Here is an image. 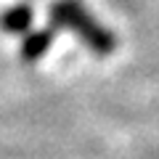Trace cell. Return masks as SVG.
Returning a JSON list of instances; mask_svg holds the SVG:
<instances>
[{
  "label": "cell",
  "instance_id": "6da1fadb",
  "mask_svg": "<svg viewBox=\"0 0 159 159\" xmlns=\"http://www.w3.org/2000/svg\"><path fill=\"white\" fill-rule=\"evenodd\" d=\"M53 27L69 29L72 34H77V40H82L96 56H111L117 48V37L109 27H103L82 0H53L48 8Z\"/></svg>",
  "mask_w": 159,
  "mask_h": 159
},
{
  "label": "cell",
  "instance_id": "3957f363",
  "mask_svg": "<svg viewBox=\"0 0 159 159\" xmlns=\"http://www.w3.org/2000/svg\"><path fill=\"white\" fill-rule=\"evenodd\" d=\"M32 19H34V11L29 3H13L0 13V27L8 34H27L32 27Z\"/></svg>",
  "mask_w": 159,
  "mask_h": 159
},
{
  "label": "cell",
  "instance_id": "7a4b0ae2",
  "mask_svg": "<svg viewBox=\"0 0 159 159\" xmlns=\"http://www.w3.org/2000/svg\"><path fill=\"white\" fill-rule=\"evenodd\" d=\"M53 45V29H32L21 37V48H19V58L24 64H34L48 53V48Z\"/></svg>",
  "mask_w": 159,
  "mask_h": 159
}]
</instances>
